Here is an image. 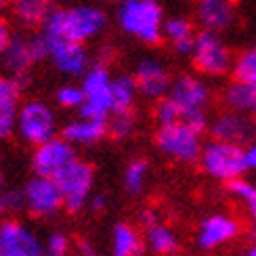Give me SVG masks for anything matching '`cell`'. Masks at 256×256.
<instances>
[{"instance_id":"1","label":"cell","mask_w":256,"mask_h":256,"mask_svg":"<svg viewBox=\"0 0 256 256\" xmlns=\"http://www.w3.org/2000/svg\"><path fill=\"white\" fill-rule=\"evenodd\" d=\"M108 28L105 10L92 4H76L68 8H52L40 30L46 34L50 44L59 40L86 42L97 38Z\"/></svg>"},{"instance_id":"2","label":"cell","mask_w":256,"mask_h":256,"mask_svg":"<svg viewBox=\"0 0 256 256\" xmlns=\"http://www.w3.org/2000/svg\"><path fill=\"white\" fill-rule=\"evenodd\" d=\"M116 19L124 34L143 42L147 46H158L164 42V10L156 0H120Z\"/></svg>"},{"instance_id":"3","label":"cell","mask_w":256,"mask_h":256,"mask_svg":"<svg viewBox=\"0 0 256 256\" xmlns=\"http://www.w3.org/2000/svg\"><path fill=\"white\" fill-rule=\"evenodd\" d=\"M191 61H194V68L210 78H222L231 74L233 70V61L236 55L233 50L225 44L216 32L210 30H202L196 36V44L191 50Z\"/></svg>"},{"instance_id":"4","label":"cell","mask_w":256,"mask_h":256,"mask_svg":"<svg viewBox=\"0 0 256 256\" xmlns=\"http://www.w3.org/2000/svg\"><path fill=\"white\" fill-rule=\"evenodd\" d=\"M198 160L202 170L208 176L222 180V183L242 176L248 170L246 160H244V147L236 143L218 141V138H212V141H208L202 147Z\"/></svg>"},{"instance_id":"5","label":"cell","mask_w":256,"mask_h":256,"mask_svg":"<svg viewBox=\"0 0 256 256\" xmlns=\"http://www.w3.org/2000/svg\"><path fill=\"white\" fill-rule=\"evenodd\" d=\"M154 141H156V147L164 156L176 160V162H183V164L196 162L200 158L202 147H204L202 145V134L183 122L158 126Z\"/></svg>"},{"instance_id":"6","label":"cell","mask_w":256,"mask_h":256,"mask_svg":"<svg viewBox=\"0 0 256 256\" xmlns=\"http://www.w3.org/2000/svg\"><path fill=\"white\" fill-rule=\"evenodd\" d=\"M52 178L63 196V208H68L70 212H80L82 208H86L94 185V168L90 164L74 160Z\"/></svg>"},{"instance_id":"7","label":"cell","mask_w":256,"mask_h":256,"mask_svg":"<svg viewBox=\"0 0 256 256\" xmlns=\"http://www.w3.org/2000/svg\"><path fill=\"white\" fill-rule=\"evenodd\" d=\"M84 103L80 105V116L86 118H110L112 114V76L108 66L94 63L82 76Z\"/></svg>"},{"instance_id":"8","label":"cell","mask_w":256,"mask_h":256,"mask_svg":"<svg viewBox=\"0 0 256 256\" xmlns=\"http://www.w3.org/2000/svg\"><path fill=\"white\" fill-rule=\"evenodd\" d=\"M17 132L30 145H40L55 136L57 118L44 101H28L17 114Z\"/></svg>"},{"instance_id":"9","label":"cell","mask_w":256,"mask_h":256,"mask_svg":"<svg viewBox=\"0 0 256 256\" xmlns=\"http://www.w3.org/2000/svg\"><path fill=\"white\" fill-rule=\"evenodd\" d=\"M74 160H78L74 143H70L66 136H52L48 141L36 145L34 158H32V168L38 176L52 178L66 166H70Z\"/></svg>"},{"instance_id":"10","label":"cell","mask_w":256,"mask_h":256,"mask_svg":"<svg viewBox=\"0 0 256 256\" xmlns=\"http://www.w3.org/2000/svg\"><path fill=\"white\" fill-rule=\"evenodd\" d=\"M26 208L38 218L55 216L63 208V196L50 176H34L24 189Z\"/></svg>"},{"instance_id":"11","label":"cell","mask_w":256,"mask_h":256,"mask_svg":"<svg viewBox=\"0 0 256 256\" xmlns=\"http://www.w3.org/2000/svg\"><path fill=\"white\" fill-rule=\"evenodd\" d=\"M0 256H44V242L24 222L4 220L0 222Z\"/></svg>"},{"instance_id":"12","label":"cell","mask_w":256,"mask_h":256,"mask_svg":"<svg viewBox=\"0 0 256 256\" xmlns=\"http://www.w3.org/2000/svg\"><path fill=\"white\" fill-rule=\"evenodd\" d=\"M168 97L180 108V114L198 112V110H206L210 105L212 90L202 78L191 76V74H180V76H176L170 82Z\"/></svg>"},{"instance_id":"13","label":"cell","mask_w":256,"mask_h":256,"mask_svg":"<svg viewBox=\"0 0 256 256\" xmlns=\"http://www.w3.org/2000/svg\"><path fill=\"white\" fill-rule=\"evenodd\" d=\"M210 134L212 138L236 145H248L256 138V122L248 118L246 114L240 112H227L220 114L214 122H210Z\"/></svg>"},{"instance_id":"14","label":"cell","mask_w":256,"mask_h":256,"mask_svg":"<svg viewBox=\"0 0 256 256\" xmlns=\"http://www.w3.org/2000/svg\"><path fill=\"white\" fill-rule=\"evenodd\" d=\"M132 76H134L138 92L147 99H154V101L166 97L170 82H172L170 72L166 70L164 63H160L158 59H143L136 66Z\"/></svg>"},{"instance_id":"15","label":"cell","mask_w":256,"mask_h":256,"mask_svg":"<svg viewBox=\"0 0 256 256\" xmlns=\"http://www.w3.org/2000/svg\"><path fill=\"white\" fill-rule=\"evenodd\" d=\"M240 233V222L227 214H212L202 220L198 229V246L202 250H216L236 240Z\"/></svg>"},{"instance_id":"16","label":"cell","mask_w":256,"mask_h":256,"mask_svg":"<svg viewBox=\"0 0 256 256\" xmlns=\"http://www.w3.org/2000/svg\"><path fill=\"white\" fill-rule=\"evenodd\" d=\"M50 59L55 68L66 76H84V72L90 68V57L84 42L74 40H59L50 48Z\"/></svg>"},{"instance_id":"17","label":"cell","mask_w":256,"mask_h":256,"mask_svg":"<svg viewBox=\"0 0 256 256\" xmlns=\"http://www.w3.org/2000/svg\"><path fill=\"white\" fill-rule=\"evenodd\" d=\"M196 19L202 30L225 32L236 19V0H196Z\"/></svg>"},{"instance_id":"18","label":"cell","mask_w":256,"mask_h":256,"mask_svg":"<svg viewBox=\"0 0 256 256\" xmlns=\"http://www.w3.org/2000/svg\"><path fill=\"white\" fill-rule=\"evenodd\" d=\"M21 90L24 86L15 76H0V138H6L17 130Z\"/></svg>"},{"instance_id":"19","label":"cell","mask_w":256,"mask_h":256,"mask_svg":"<svg viewBox=\"0 0 256 256\" xmlns=\"http://www.w3.org/2000/svg\"><path fill=\"white\" fill-rule=\"evenodd\" d=\"M108 132V118H86V116L72 120L63 128V136L74 145H94Z\"/></svg>"},{"instance_id":"20","label":"cell","mask_w":256,"mask_h":256,"mask_svg":"<svg viewBox=\"0 0 256 256\" xmlns=\"http://www.w3.org/2000/svg\"><path fill=\"white\" fill-rule=\"evenodd\" d=\"M196 26L194 21L187 17H172L164 21V40L170 42V46L174 48L178 55H191L196 44Z\"/></svg>"},{"instance_id":"21","label":"cell","mask_w":256,"mask_h":256,"mask_svg":"<svg viewBox=\"0 0 256 256\" xmlns=\"http://www.w3.org/2000/svg\"><path fill=\"white\" fill-rule=\"evenodd\" d=\"M10 10L21 28L34 30L44 24L52 10V0H10Z\"/></svg>"},{"instance_id":"22","label":"cell","mask_w":256,"mask_h":256,"mask_svg":"<svg viewBox=\"0 0 256 256\" xmlns=\"http://www.w3.org/2000/svg\"><path fill=\"white\" fill-rule=\"evenodd\" d=\"M2 66L8 74L13 76H24V74L30 72V68L34 66V55L30 50V42L28 38H21V36H15L13 40L8 42V46L2 55Z\"/></svg>"},{"instance_id":"23","label":"cell","mask_w":256,"mask_h":256,"mask_svg":"<svg viewBox=\"0 0 256 256\" xmlns=\"http://www.w3.org/2000/svg\"><path fill=\"white\" fill-rule=\"evenodd\" d=\"M145 248L143 238L138 231L128 225V222H118L112 231V252L114 256H141Z\"/></svg>"},{"instance_id":"24","label":"cell","mask_w":256,"mask_h":256,"mask_svg":"<svg viewBox=\"0 0 256 256\" xmlns=\"http://www.w3.org/2000/svg\"><path fill=\"white\" fill-rule=\"evenodd\" d=\"M145 246L154 254L170 256V254H174L178 250V238L168 225L156 220L154 225H149L145 229Z\"/></svg>"},{"instance_id":"25","label":"cell","mask_w":256,"mask_h":256,"mask_svg":"<svg viewBox=\"0 0 256 256\" xmlns=\"http://www.w3.org/2000/svg\"><path fill=\"white\" fill-rule=\"evenodd\" d=\"M254 97H256V88L252 84H246V82L233 78V82L222 90V105H225L229 112L246 114V112H252Z\"/></svg>"},{"instance_id":"26","label":"cell","mask_w":256,"mask_h":256,"mask_svg":"<svg viewBox=\"0 0 256 256\" xmlns=\"http://www.w3.org/2000/svg\"><path fill=\"white\" fill-rule=\"evenodd\" d=\"M136 94H138V88H136L134 76L122 74V76L112 78V114L132 110Z\"/></svg>"},{"instance_id":"27","label":"cell","mask_w":256,"mask_h":256,"mask_svg":"<svg viewBox=\"0 0 256 256\" xmlns=\"http://www.w3.org/2000/svg\"><path fill=\"white\" fill-rule=\"evenodd\" d=\"M231 74L236 80L252 84L256 88V46H250L246 50H242L240 55H236Z\"/></svg>"},{"instance_id":"28","label":"cell","mask_w":256,"mask_h":256,"mask_svg":"<svg viewBox=\"0 0 256 256\" xmlns=\"http://www.w3.org/2000/svg\"><path fill=\"white\" fill-rule=\"evenodd\" d=\"M147 174H149V164L145 160H132L124 170V189L130 196L141 194L143 187H145Z\"/></svg>"},{"instance_id":"29","label":"cell","mask_w":256,"mask_h":256,"mask_svg":"<svg viewBox=\"0 0 256 256\" xmlns=\"http://www.w3.org/2000/svg\"><path fill=\"white\" fill-rule=\"evenodd\" d=\"M108 130L114 138H128L136 130V116L132 110L128 112H114L108 118Z\"/></svg>"},{"instance_id":"30","label":"cell","mask_w":256,"mask_h":256,"mask_svg":"<svg viewBox=\"0 0 256 256\" xmlns=\"http://www.w3.org/2000/svg\"><path fill=\"white\" fill-rule=\"evenodd\" d=\"M154 118H156L158 126L176 124V122H180V108H178V105L166 94V97H162V99H158V101H156Z\"/></svg>"},{"instance_id":"31","label":"cell","mask_w":256,"mask_h":256,"mask_svg":"<svg viewBox=\"0 0 256 256\" xmlns=\"http://www.w3.org/2000/svg\"><path fill=\"white\" fill-rule=\"evenodd\" d=\"M55 99L66 110H80V105L84 103V90L82 86H76V84H66V86L57 90Z\"/></svg>"},{"instance_id":"32","label":"cell","mask_w":256,"mask_h":256,"mask_svg":"<svg viewBox=\"0 0 256 256\" xmlns=\"http://www.w3.org/2000/svg\"><path fill=\"white\" fill-rule=\"evenodd\" d=\"M227 189L231 196H236L238 200H242L244 204H248V206L256 202V185H252L250 180L242 178V176L227 180Z\"/></svg>"},{"instance_id":"33","label":"cell","mask_w":256,"mask_h":256,"mask_svg":"<svg viewBox=\"0 0 256 256\" xmlns=\"http://www.w3.org/2000/svg\"><path fill=\"white\" fill-rule=\"evenodd\" d=\"M72 248V242L66 233L55 231L50 233L44 242V256H68Z\"/></svg>"},{"instance_id":"34","label":"cell","mask_w":256,"mask_h":256,"mask_svg":"<svg viewBox=\"0 0 256 256\" xmlns=\"http://www.w3.org/2000/svg\"><path fill=\"white\" fill-rule=\"evenodd\" d=\"M28 42H30L32 55H34V61H44V59L50 57V48H52V44H50V40L46 38V34H44L42 30L36 32L34 36H30Z\"/></svg>"},{"instance_id":"35","label":"cell","mask_w":256,"mask_h":256,"mask_svg":"<svg viewBox=\"0 0 256 256\" xmlns=\"http://www.w3.org/2000/svg\"><path fill=\"white\" fill-rule=\"evenodd\" d=\"M0 198H2V204H4L6 212H17L21 208H26L24 191H2Z\"/></svg>"},{"instance_id":"36","label":"cell","mask_w":256,"mask_h":256,"mask_svg":"<svg viewBox=\"0 0 256 256\" xmlns=\"http://www.w3.org/2000/svg\"><path fill=\"white\" fill-rule=\"evenodd\" d=\"M13 40V34H10V28L4 19H0V59H2L4 55V50L8 46V42Z\"/></svg>"},{"instance_id":"37","label":"cell","mask_w":256,"mask_h":256,"mask_svg":"<svg viewBox=\"0 0 256 256\" xmlns=\"http://www.w3.org/2000/svg\"><path fill=\"white\" fill-rule=\"evenodd\" d=\"M76 252H78V256H101L99 250L94 248V244H90L88 240H80L76 244Z\"/></svg>"},{"instance_id":"38","label":"cell","mask_w":256,"mask_h":256,"mask_svg":"<svg viewBox=\"0 0 256 256\" xmlns=\"http://www.w3.org/2000/svg\"><path fill=\"white\" fill-rule=\"evenodd\" d=\"M244 160H246V168L256 170V141L248 143V147H244Z\"/></svg>"},{"instance_id":"39","label":"cell","mask_w":256,"mask_h":256,"mask_svg":"<svg viewBox=\"0 0 256 256\" xmlns=\"http://www.w3.org/2000/svg\"><path fill=\"white\" fill-rule=\"evenodd\" d=\"M88 204H90V210H92V212H101V210L108 208V196H103V194L90 196Z\"/></svg>"},{"instance_id":"40","label":"cell","mask_w":256,"mask_h":256,"mask_svg":"<svg viewBox=\"0 0 256 256\" xmlns=\"http://www.w3.org/2000/svg\"><path fill=\"white\" fill-rule=\"evenodd\" d=\"M158 220L156 216V212L154 210H143V212H138V222H141V227H149V225H154V222Z\"/></svg>"},{"instance_id":"41","label":"cell","mask_w":256,"mask_h":256,"mask_svg":"<svg viewBox=\"0 0 256 256\" xmlns=\"http://www.w3.org/2000/svg\"><path fill=\"white\" fill-rule=\"evenodd\" d=\"M248 208H250V212H252V218H254V222H256V202H254V204H250Z\"/></svg>"},{"instance_id":"42","label":"cell","mask_w":256,"mask_h":256,"mask_svg":"<svg viewBox=\"0 0 256 256\" xmlns=\"http://www.w3.org/2000/svg\"><path fill=\"white\" fill-rule=\"evenodd\" d=\"M246 256H256V246H254V248H252V250H250Z\"/></svg>"},{"instance_id":"43","label":"cell","mask_w":256,"mask_h":256,"mask_svg":"<svg viewBox=\"0 0 256 256\" xmlns=\"http://www.w3.org/2000/svg\"><path fill=\"white\" fill-rule=\"evenodd\" d=\"M252 114L256 116V97H254V105H252Z\"/></svg>"},{"instance_id":"44","label":"cell","mask_w":256,"mask_h":256,"mask_svg":"<svg viewBox=\"0 0 256 256\" xmlns=\"http://www.w3.org/2000/svg\"><path fill=\"white\" fill-rule=\"evenodd\" d=\"M0 194H2V174H0Z\"/></svg>"},{"instance_id":"45","label":"cell","mask_w":256,"mask_h":256,"mask_svg":"<svg viewBox=\"0 0 256 256\" xmlns=\"http://www.w3.org/2000/svg\"><path fill=\"white\" fill-rule=\"evenodd\" d=\"M2 6H4V2H2V0H0V13H2Z\"/></svg>"},{"instance_id":"46","label":"cell","mask_w":256,"mask_h":256,"mask_svg":"<svg viewBox=\"0 0 256 256\" xmlns=\"http://www.w3.org/2000/svg\"><path fill=\"white\" fill-rule=\"evenodd\" d=\"M110 2H120V0H110Z\"/></svg>"},{"instance_id":"47","label":"cell","mask_w":256,"mask_h":256,"mask_svg":"<svg viewBox=\"0 0 256 256\" xmlns=\"http://www.w3.org/2000/svg\"><path fill=\"white\" fill-rule=\"evenodd\" d=\"M2 2H4V4H6V2H10V0H2Z\"/></svg>"}]
</instances>
